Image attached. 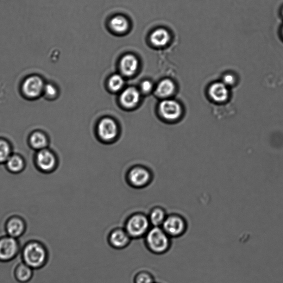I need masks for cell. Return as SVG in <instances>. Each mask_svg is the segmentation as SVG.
I'll use <instances>...</instances> for the list:
<instances>
[{
    "label": "cell",
    "instance_id": "6da1fadb",
    "mask_svg": "<svg viewBox=\"0 0 283 283\" xmlns=\"http://www.w3.org/2000/svg\"><path fill=\"white\" fill-rule=\"evenodd\" d=\"M143 242L149 253L155 256L165 255L172 246V238L162 227L150 228L143 238Z\"/></svg>",
    "mask_w": 283,
    "mask_h": 283
},
{
    "label": "cell",
    "instance_id": "7a4b0ae2",
    "mask_svg": "<svg viewBox=\"0 0 283 283\" xmlns=\"http://www.w3.org/2000/svg\"><path fill=\"white\" fill-rule=\"evenodd\" d=\"M21 254L23 262L33 269L42 268L48 259V251L45 244L37 240L25 243L22 247Z\"/></svg>",
    "mask_w": 283,
    "mask_h": 283
},
{
    "label": "cell",
    "instance_id": "3957f363",
    "mask_svg": "<svg viewBox=\"0 0 283 283\" xmlns=\"http://www.w3.org/2000/svg\"><path fill=\"white\" fill-rule=\"evenodd\" d=\"M149 218L145 215L137 213L131 216L124 225V230L133 240L143 239L150 229Z\"/></svg>",
    "mask_w": 283,
    "mask_h": 283
},
{
    "label": "cell",
    "instance_id": "277c9868",
    "mask_svg": "<svg viewBox=\"0 0 283 283\" xmlns=\"http://www.w3.org/2000/svg\"><path fill=\"white\" fill-rule=\"evenodd\" d=\"M161 227L170 237L178 238L186 233L187 223L183 216L171 215L167 216Z\"/></svg>",
    "mask_w": 283,
    "mask_h": 283
},
{
    "label": "cell",
    "instance_id": "5b68a950",
    "mask_svg": "<svg viewBox=\"0 0 283 283\" xmlns=\"http://www.w3.org/2000/svg\"><path fill=\"white\" fill-rule=\"evenodd\" d=\"M22 247L18 239L6 235L0 237V261L13 260L20 254Z\"/></svg>",
    "mask_w": 283,
    "mask_h": 283
},
{
    "label": "cell",
    "instance_id": "8992f818",
    "mask_svg": "<svg viewBox=\"0 0 283 283\" xmlns=\"http://www.w3.org/2000/svg\"><path fill=\"white\" fill-rule=\"evenodd\" d=\"M133 241L124 229L122 228L112 230L107 237L109 246L112 249L118 250L129 247Z\"/></svg>",
    "mask_w": 283,
    "mask_h": 283
},
{
    "label": "cell",
    "instance_id": "52a82bcc",
    "mask_svg": "<svg viewBox=\"0 0 283 283\" xmlns=\"http://www.w3.org/2000/svg\"><path fill=\"white\" fill-rule=\"evenodd\" d=\"M159 110L162 117L170 122L178 120L182 115L181 106L173 100L162 101L159 106Z\"/></svg>",
    "mask_w": 283,
    "mask_h": 283
},
{
    "label": "cell",
    "instance_id": "ba28073f",
    "mask_svg": "<svg viewBox=\"0 0 283 283\" xmlns=\"http://www.w3.org/2000/svg\"><path fill=\"white\" fill-rule=\"evenodd\" d=\"M45 85L41 78L36 75L28 77L22 85V92L29 99H35L41 96L45 89Z\"/></svg>",
    "mask_w": 283,
    "mask_h": 283
},
{
    "label": "cell",
    "instance_id": "9c48e42d",
    "mask_svg": "<svg viewBox=\"0 0 283 283\" xmlns=\"http://www.w3.org/2000/svg\"><path fill=\"white\" fill-rule=\"evenodd\" d=\"M98 133L101 139L105 141L114 140L118 134V127L114 119L105 117L98 125Z\"/></svg>",
    "mask_w": 283,
    "mask_h": 283
},
{
    "label": "cell",
    "instance_id": "30bf717a",
    "mask_svg": "<svg viewBox=\"0 0 283 283\" xmlns=\"http://www.w3.org/2000/svg\"><path fill=\"white\" fill-rule=\"evenodd\" d=\"M26 223L21 217L12 216L6 222L5 229L6 233L9 236L15 238L21 237L26 232Z\"/></svg>",
    "mask_w": 283,
    "mask_h": 283
},
{
    "label": "cell",
    "instance_id": "8fae6325",
    "mask_svg": "<svg viewBox=\"0 0 283 283\" xmlns=\"http://www.w3.org/2000/svg\"><path fill=\"white\" fill-rule=\"evenodd\" d=\"M36 160L37 166L43 172L52 171L56 165L54 154L47 148L39 150Z\"/></svg>",
    "mask_w": 283,
    "mask_h": 283
},
{
    "label": "cell",
    "instance_id": "7c38bea8",
    "mask_svg": "<svg viewBox=\"0 0 283 283\" xmlns=\"http://www.w3.org/2000/svg\"><path fill=\"white\" fill-rule=\"evenodd\" d=\"M140 93L136 88L130 87L125 89L121 93L120 102L124 108L133 109L139 103Z\"/></svg>",
    "mask_w": 283,
    "mask_h": 283
},
{
    "label": "cell",
    "instance_id": "4fadbf2b",
    "mask_svg": "<svg viewBox=\"0 0 283 283\" xmlns=\"http://www.w3.org/2000/svg\"><path fill=\"white\" fill-rule=\"evenodd\" d=\"M149 179V173L146 169L141 167H136L132 169L129 174L131 183L136 186L146 185Z\"/></svg>",
    "mask_w": 283,
    "mask_h": 283
},
{
    "label": "cell",
    "instance_id": "5bb4252c",
    "mask_svg": "<svg viewBox=\"0 0 283 283\" xmlns=\"http://www.w3.org/2000/svg\"><path fill=\"white\" fill-rule=\"evenodd\" d=\"M138 61L136 56L133 54H127L123 56L120 62V68L122 73L125 76L133 75L137 71Z\"/></svg>",
    "mask_w": 283,
    "mask_h": 283
},
{
    "label": "cell",
    "instance_id": "9a60e30c",
    "mask_svg": "<svg viewBox=\"0 0 283 283\" xmlns=\"http://www.w3.org/2000/svg\"><path fill=\"white\" fill-rule=\"evenodd\" d=\"M210 97L215 102L222 103L225 102L229 97L227 86L222 83L212 84L209 89Z\"/></svg>",
    "mask_w": 283,
    "mask_h": 283
},
{
    "label": "cell",
    "instance_id": "2e32d148",
    "mask_svg": "<svg viewBox=\"0 0 283 283\" xmlns=\"http://www.w3.org/2000/svg\"><path fill=\"white\" fill-rule=\"evenodd\" d=\"M170 40V35L164 28H159L153 31L150 36V41L152 45L157 47H162L167 45Z\"/></svg>",
    "mask_w": 283,
    "mask_h": 283
},
{
    "label": "cell",
    "instance_id": "e0dca14e",
    "mask_svg": "<svg viewBox=\"0 0 283 283\" xmlns=\"http://www.w3.org/2000/svg\"><path fill=\"white\" fill-rule=\"evenodd\" d=\"M34 269L23 261L17 266L15 270L16 279L21 282H27L32 279Z\"/></svg>",
    "mask_w": 283,
    "mask_h": 283
},
{
    "label": "cell",
    "instance_id": "ac0fdd59",
    "mask_svg": "<svg viewBox=\"0 0 283 283\" xmlns=\"http://www.w3.org/2000/svg\"><path fill=\"white\" fill-rule=\"evenodd\" d=\"M175 85L173 81L169 79H165L161 81L156 88L155 93L161 98H167L173 93Z\"/></svg>",
    "mask_w": 283,
    "mask_h": 283
},
{
    "label": "cell",
    "instance_id": "d6986e66",
    "mask_svg": "<svg viewBox=\"0 0 283 283\" xmlns=\"http://www.w3.org/2000/svg\"><path fill=\"white\" fill-rule=\"evenodd\" d=\"M29 142L33 148L39 150L46 148L48 145L47 136L40 131L35 132L30 136Z\"/></svg>",
    "mask_w": 283,
    "mask_h": 283
},
{
    "label": "cell",
    "instance_id": "ffe728a7",
    "mask_svg": "<svg viewBox=\"0 0 283 283\" xmlns=\"http://www.w3.org/2000/svg\"><path fill=\"white\" fill-rule=\"evenodd\" d=\"M6 163L9 171L14 173L21 172L24 167L23 159L18 155H11Z\"/></svg>",
    "mask_w": 283,
    "mask_h": 283
},
{
    "label": "cell",
    "instance_id": "44dd1931",
    "mask_svg": "<svg viewBox=\"0 0 283 283\" xmlns=\"http://www.w3.org/2000/svg\"><path fill=\"white\" fill-rule=\"evenodd\" d=\"M110 26L115 32L122 34L128 29L129 24L127 18L122 16H117L112 18Z\"/></svg>",
    "mask_w": 283,
    "mask_h": 283
},
{
    "label": "cell",
    "instance_id": "7402d4cb",
    "mask_svg": "<svg viewBox=\"0 0 283 283\" xmlns=\"http://www.w3.org/2000/svg\"><path fill=\"white\" fill-rule=\"evenodd\" d=\"M166 217L164 210L156 208L151 211L148 218L152 227H161Z\"/></svg>",
    "mask_w": 283,
    "mask_h": 283
},
{
    "label": "cell",
    "instance_id": "603a6c76",
    "mask_svg": "<svg viewBox=\"0 0 283 283\" xmlns=\"http://www.w3.org/2000/svg\"><path fill=\"white\" fill-rule=\"evenodd\" d=\"M155 278L153 274L146 270H141L134 275V283H154Z\"/></svg>",
    "mask_w": 283,
    "mask_h": 283
},
{
    "label": "cell",
    "instance_id": "cb8c5ba5",
    "mask_svg": "<svg viewBox=\"0 0 283 283\" xmlns=\"http://www.w3.org/2000/svg\"><path fill=\"white\" fill-rule=\"evenodd\" d=\"M124 84V81L120 75L115 74L112 75L109 81L110 89L113 91L120 90Z\"/></svg>",
    "mask_w": 283,
    "mask_h": 283
},
{
    "label": "cell",
    "instance_id": "d4e9b609",
    "mask_svg": "<svg viewBox=\"0 0 283 283\" xmlns=\"http://www.w3.org/2000/svg\"><path fill=\"white\" fill-rule=\"evenodd\" d=\"M11 155V148L9 143L0 140V163L6 162Z\"/></svg>",
    "mask_w": 283,
    "mask_h": 283
},
{
    "label": "cell",
    "instance_id": "484cf974",
    "mask_svg": "<svg viewBox=\"0 0 283 283\" xmlns=\"http://www.w3.org/2000/svg\"><path fill=\"white\" fill-rule=\"evenodd\" d=\"M43 92H45L46 97L49 99L55 97L57 93V90L54 85L48 84L45 85Z\"/></svg>",
    "mask_w": 283,
    "mask_h": 283
},
{
    "label": "cell",
    "instance_id": "4316f807",
    "mask_svg": "<svg viewBox=\"0 0 283 283\" xmlns=\"http://www.w3.org/2000/svg\"><path fill=\"white\" fill-rule=\"evenodd\" d=\"M141 88L142 91L144 93H148L152 90L153 84L150 81L145 80L143 81L141 84Z\"/></svg>",
    "mask_w": 283,
    "mask_h": 283
},
{
    "label": "cell",
    "instance_id": "83f0119b",
    "mask_svg": "<svg viewBox=\"0 0 283 283\" xmlns=\"http://www.w3.org/2000/svg\"><path fill=\"white\" fill-rule=\"evenodd\" d=\"M235 83V78L231 74L226 75L224 77V83L226 85H231Z\"/></svg>",
    "mask_w": 283,
    "mask_h": 283
},
{
    "label": "cell",
    "instance_id": "f1b7e54d",
    "mask_svg": "<svg viewBox=\"0 0 283 283\" xmlns=\"http://www.w3.org/2000/svg\"><path fill=\"white\" fill-rule=\"evenodd\" d=\"M154 283H161V282L155 281Z\"/></svg>",
    "mask_w": 283,
    "mask_h": 283
},
{
    "label": "cell",
    "instance_id": "f546056e",
    "mask_svg": "<svg viewBox=\"0 0 283 283\" xmlns=\"http://www.w3.org/2000/svg\"><path fill=\"white\" fill-rule=\"evenodd\" d=\"M282 14H283V11H282Z\"/></svg>",
    "mask_w": 283,
    "mask_h": 283
},
{
    "label": "cell",
    "instance_id": "4dcf8cb0",
    "mask_svg": "<svg viewBox=\"0 0 283 283\" xmlns=\"http://www.w3.org/2000/svg\"><path fill=\"white\" fill-rule=\"evenodd\" d=\"M282 33H283V29H282Z\"/></svg>",
    "mask_w": 283,
    "mask_h": 283
}]
</instances>
